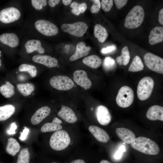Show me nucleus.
<instances>
[{"mask_svg":"<svg viewBox=\"0 0 163 163\" xmlns=\"http://www.w3.org/2000/svg\"><path fill=\"white\" fill-rule=\"evenodd\" d=\"M144 60L146 66L151 70L158 73L163 74V59L150 53L145 54Z\"/></svg>","mask_w":163,"mask_h":163,"instance_id":"nucleus-6","label":"nucleus"},{"mask_svg":"<svg viewBox=\"0 0 163 163\" xmlns=\"http://www.w3.org/2000/svg\"><path fill=\"white\" fill-rule=\"evenodd\" d=\"M79 3L76 2H73L70 5V7L72 8V12L76 15H79L81 14L79 11Z\"/></svg>","mask_w":163,"mask_h":163,"instance_id":"nucleus-38","label":"nucleus"},{"mask_svg":"<svg viewBox=\"0 0 163 163\" xmlns=\"http://www.w3.org/2000/svg\"><path fill=\"white\" fill-rule=\"evenodd\" d=\"M154 85L153 79L149 76L145 77L139 82L137 94L139 99L144 101L148 99L152 92Z\"/></svg>","mask_w":163,"mask_h":163,"instance_id":"nucleus-4","label":"nucleus"},{"mask_svg":"<svg viewBox=\"0 0 163 163\" xmlns=\"http://www.w3.org/2000/svg\"><path fill=\"white\" fill-rule=\"evenodd\" d=\"M15 107L8 104L0 107V121L5 120L9 118L15 113Z\"/></svg>","mask_w":163,"mask_h":163,"instance_id":"nucleus-24","label":"nucleus"},{"mask_svg":"<svg viewBox=\"0 0 163 163\" xmlns=\"http://www.w3.org/2000/svg\"><path fill=\"white\" fill-rule=\"evenodd\" d=\"M88 28L86 23L80 21L72 24H63L61 26L62 31L77 37H82L86 33Z\"/></svg>","mask_w":163,"mask_h":163,"instance_id":"nucleus-7","label":"nucleus"},{"mask_svg":"<svg viewBox=\"0 0 163 163\" xmlns=\"http://www.w3.org/2000/svg\"><path fill=\"white\" fill-rule=\"evenodd\" d=\"M146 116L151 120L163 121V107L158 105L151 106L147 112Z\"/></svg>","mask_w":163,"mask_h":163,"instance_id":"nucleus-17","label":"nucleus"},{"mask_svg":"<svg viewBox=\"0 0 163 163\" xmlns=\"http://www.w3.org/2000/svg\"><path fill=\"white\" fill-rule=\"evenodd\" d=\"M62 121L57 117L53 118L52 122L44 124L41 127L40 130L42 132L46 133L61 130L62 127L61 125Z\"/></svg>","mask_w":163,"mask_h":163,"instance_id":"nucleus-22","label":"nucleus"},{"mask_svg":"<svg viewBox=\"0 0 163 163\" xmlns=\"http://www.w3.org/2000/svg\"><path fill=\"white\" fill-rule=\"evenodd\" d=\"M32 60L35 62L50 68L55 67L58 64L56 58L48 55H35L33 57Z\"/></svg>","mask_w":163,"mask_h":163,"instance_id":"nucleus-15","label":"nucleus"},{"mask_svg":"<svg viewBox=\"0 0 163 163\" xmlns=\"http://www.w3.org/2000/svg\"><path fill=\"white\" fill-rule=\"evenodd\" d=\"M144 11L141 6L136 5L129 12L125 20L124 25L128 29L136 28L142 23L145 18Z\"/></svg>","mask_w":163,"mask_h":163,"instance_id":"nucleus-2","label":"nucleus"},{"mask_svg":"<svg viewBox=\"0 0 163 163\" xmlns=\"http://www.w3.org/2000/svg\"><path fill=\"white\" fill-rule=\"evenodd\" d=\"M31 1L33 7L38 10L41 9L43 6L46 5L47 3L46 0H31Z\"/></svg>","mask_w":163,"mask_h":163,"instance_id":"nucleus-35","label":"nucleus"},{"mask_svg":"<svg viewBox=\"0 0 163 163\" xmlns=\"http://www.w3.org/2000/svg\"><path fill=\"white\" fill-rule=\"evenodd\" d=\"M5 83L0 87V92L5 98H10L15 94L14 87L8 81H5Z\"/></svg>","mask_w":163,"mask_h":163,"instance_id":"nucleus-28","label":"nucleus"},{"mask_svg":"<svg viewBox=\"0 0 163 163\" xmlns=\"http://www.w3.org/2000/svg\"><path fill=\"white\" fill-rule=\"evenodd\" d=\"M113 1L117 8L120 9L126 4L128 1L127 0H114Z\"/></svg>","mask_w":163,"mask_h":163,"instance_id":"nucleus-40","label":"nucleus"},{"mask_svg":"<svg viewBox=\"0 0 163 163\" xmlns=\"http://www.w3.org/2000/svg\"><path fill=\"white\" fill-rule=\"evenodd\" d=\"M116 50V46L114 45H112L102 48L101 52L103 54H107L111 53Z\"/></svg>","mask_w":163,"mask_h":163,"instance_id":"nucleus-39","label":"nucleus"},{"mask_svg":"<svg viewBox=\"0 0 163 163\" xmlns=\"http://www.w3.org/2000/svg\"><path fill=\"white\" fill-rule=\"evenodd\" d=\"M94 35L95 37L101 43L104 42L108 36V33L107 29L99 24H97L95 26Z\"/></svg>","mask_w":163,"mask_h":163,"instance_id":"nucleus-25","label":"nucleus"},{"mask_svg":"<svg viewBox=\"0 0 163 163\" xmlns=\"http://www.w3.org/2000/svg\"><path fill=\"white\" fill-rule=\"evenodd\" d=\"M97 120L99 123L103 126L108 124L111 120V116L108 108L100 105L97 107L95 110Z\"/></svg>","mask_w":163,"mask_h":163,"instance_id":"nucleus-12","label":"nucleus"},{"mask_svg":"<svg viewBox=\"0 0 163 163\" xmlns=\"http://www.w3.org/2000/svg\"><path fill=\"white\" fill-rule=\"evenodd\" d=\"M17 87L19 92L24 96L31 94L35 89L34 85L30 83L18 84Z\"/></svg>","mask_w":163,"mask_h":163,"instance_id":"nucleus-30","label":"nucleus"},{"mask_svg":"<svg viewBox=\"0 0 163 163\" xmlns=\"http://www.w3.org/2000/svg\"><path fill=\"white\" fill-rule=\"evenodd\" d=\"M116 65V63L114 59L110 57H107L104 60L103 66L106 70H110L113 69Z\"/></svg>","mask_w":163,"mask_h":163,"instance_id":"nucleus-34","label":"nucleus"},{"mask_svg":"<svg viewBox=\"0 0 163 163\" xmlns=\"http://www.w3.org/2000/svg\"><path fill=\"white\" fill-rule=\"evenodd\" d=\"M17 126L16 123L13 122L11 124L10 129L7 130V133L8 135H13L16 134L15 130L17 129Z\"/></svg>","mask_w":163,"mask_h":163,"instance_id":"nucleus-41","label":"nucleus"},{"mask_svg":"<svg viewBox=\"0 0 163 163\" xmlns=\"http://www.w3.org/2000/svg\"><path fill=\"white\" fill-rule=\"evenodd\" d=\"M91 49L90 47L86 46V43L85 42H78L76 45V51L70 57V60L71 61H74L86 56L88 54Z\"/></svg>","mask_w":163,"mask_h":163,"instance_id":"nucleus-16","label":"nucleus"},{"mask_svg":"<svg viewBox=\"0 0 163 163\" xmlns=\"http://www.w3.org/2000/svg\"><path fill=\"white\" fill-rule=\"evenodd\" d=\"M71 141L68 133L64 130H59L54 132L50 140L51 148L56 151L63 150L68 147Z\"/></svg>","mask_w":163,"mask_h":163,"instance_id":"nucleus-3","label":"nucleus"},{"mask_svg":"<svg viewBox=\"0 0 163 163\" xmlns=\"http://www.w3.org/2000/svg\"><path fill=\"white\" fill-rule=\"evenodd\" d=\"M60 1L59 0H49L48 2V4L50 7H53L58 4Z\"/></svg>","mask_w":163,"mask_h":163,"instance_id":"nucleus-46","label":"nucleus"},{"mask_svg":"<svg viewBox=\"0 0 163 163\" xmlns=\"http://www.w3.org/2000/svg\"><path fill=\"white\" fill-rule=\"evenodd\" d=\"M85 65L93 69H97L101 66V59L98 56L92 55L85 57L82 60Z\"/></svg>","mask_w":163,"mask_h":163,"instance_id":"nucleus-26","label":"nucleus"},{"mask_svg":"<svg viewBox=\"0 0 163 163\" xmlns=\"http://www.w3.org/2000/svg\"><path fill=\"white\" fill-rule=\"evenodd\" d=\"M101 5L103 10L106 12L109 11L113 5L112 0H102Z\"/></svg>","mask_w":163,"mask_h":163,"instance_id":"nucleus-36","label":"nucleus"},{"mask_svg":"<svg viewBox=\"0 0 163 163\" xmlns=\"http://www.w3.org/2000/svg\"><path fill=\"white\" fill-rule=\"evenodd\" d=\"M57 163V162H52V163Z\"/></svg>","mask_w":163,"mask_h":163,"instance_id":"nucleus-51","label":"nucleus"},{"mask_svg":"<svg viewBox=\"0 0 163 163\" xmlns=\"http://www.w3.org/2000/svg\"><path fill=\"white\" fill-rule=\"evenodd\" d=\"M21 16L18 9L13 7H9L0 11V21L6 24L12 23L19 19Z\"/></svg>","mask_w":163,"mask_h":163,"instance_id":"nucleus-10","label":"nucleus"},{"mask_svg":"<svg viewBox=\"0 0 163 163\" xmlns=\"http://www.w3.org/2000/svg\"><path fill=\"white\" fill-rule=\"evenodd\" d=\"M30 155L27 148L22 149L19 154L16 163H29Z\"/></svg>","mask_w":163,"mask_h":163,"instance_id":"nucleus-32","label":"nucleus"},{"mask_svg":"<svg viewBox=\"0 0 163 163\" xmlns=\"http://www.w3.org/2000/svg\"><path fill=\"white\" fill-rule=\"evenodd\" d=\"M73 80L78 85L85 89L90 88L92 83L88 78L86 72L83 70H77L73 73Z\"/></svg>","mask_w":163,"mask_h":163,"instance_id":"nucleus-11","label":"nucleus"},{"mask_svg":"<svg viewBox=\"0 0 163 163\" xmlns=\"http://www.w3.org/2000/svg\"><path fill=\"white\" fill-rule=\"evenodd\" d=\"M0 56H1V55H0ZM1 66V60H0V66Z\"/></svg>","mask_w":163,"mask_h":163,"instance_id":"nucleus-50","label":"nucleus"},{"mask_svg":"<svg viewBox=\"0 0 163 163\" xmlns=\"http://www.w3.org/2000/svg\"><path fill=\"white\" fill-rule=\"evenodd\" d=\"M88 129L94 137L98 141L107 143L110 139V137L106 131L97 126L91 125Z\"/></svg>","mask_w":163,"mask_h":163,"instance_id":"nucleus-14","label":"nucleus"},{"mask_svg":"<svg viewBox=\"0 0 163 163\" xmlns=\"http://www.w3.org/2000/svg\"><path fill=\"white\" fill-rule=\"evenodd\" d=\"M25 47L28 53L37 51L39 53L43 54L45 50L41 46V42L38 40L32 39L28 40L25 44Z\"/></svg>","mask_w":163,"mask_h":163,"instance_id":"nucleus-23","label":"nucleus"},{"mask_svg":"<svg viewBox=\"0 0 163 163\" xmlns=\"http://www.w3.org/2000/svg\"><path fill=\"white\" fill-rule=\"evenodd\" d=\"M35 27L40 33L47 36L56 35L58 32L57 26L53 23L44 20L37 21L35 24Z\"/></svg>","mask_w":163,"mask_h":163,"instance_id":"nucleus-9","label":"nucleus"},{"mask_svg":"<svg viewBox=\"0 0 163 163\" xmlns=\"http://www.w3.org/2000/svg\"><path fill=\"white\" fill-rule=\"evenodd\" d=\"M158 22L161 25H163V8L159 11L158 14Z\"/></svg>","mask_w":163,"mask_h":163,"instance_id":"nucleus-45","label":"nucleus"},{"mask_svg":"<svg viewBox=\"0 0 163 163\" xmlns=\"http://www.w3.org/2000/svg\"><path fill=\"white\" fill-rule=\"evenodd\" d=\"M144 67L143 64L140 57L136 56L134 57L128 71L132 72H139L143 70Z\"/></svg>","mask_w":163,"mask_h":163,"instance_id":"nucleus-31","label":"nucleus"},{"mask_svg":"<svg viewBox=\"0 0 163 163\" xmlns=\"http://www.w3.org/2000/svg\"><path fill=\"white\" fill-rule=\"evenodd\" d=\"M149 42L152 45L161 42L163 40V27H156L150 32L149 36Z\"/></svg>","mask_w":163,"mask_h":163,"instance_id":"nucleus-20","label":"nucleus"},{"mask_svg":"<svg viewBox=\"0 0 163 163\" xmlns=\"http://www.w3.org/2000/svg\"><path fill=\"white\" fill-rule=\"evenodd\" d=\"M58 116L65 122L74 123L77 120V117L73 110L70 107L62 105L60 110L57 113Z\"/></svg>","mask_w":163,"mask_h":163,"instance_id":"nucleus-13","label":"nucleus"},{"mask_svg":"<svg viewBox=\"0 0 163 163\" xmlns=\"http://www.w3.org/2000/svg\"><path fill=\"white\" fill-rule=\"evenodd\" d=\"M100 163H111L107 160H102L101 161Z\"/></svg>","mask_w":163,"mask_h":163,"instance_id":"nucleus-49","label":"nucleus"},{"mask_svg":"<svg viewBox=\"0 0 163 163\" xmlns=\"http://www.w3.org/2000/svg\"><path fill=\"white\" fill-rule=\"evenodd\" d=\"M125 151V147L124 145L121 146L116 152L114 155V157L117 159L120 158L121 157L123 152Z\"/></svg>","mask_w":163,"mask_h":163,"instance_id":"nucleus-42","label":"nucleus"},{"mask_svg":"<svg viewBox=\"0 0 163 163\" xmlns=\"http://www.w3.org/2000/svg\"><path fill=\"white\" fill-rule=\"evenodd\" d=\"M121 52V55L117 57L116 61L120 66L127 65L130 59V52L128 47L127 46H124L122 48Z\"/></svg>","mask_w":163,"mask_h":163,"instance_id":"nucleus-29","label":"nucleus"},{"mask_svg":"<svg viewBox=\"0 0 163 163\" xmlns=\"http://www.w3.org/2000/svg\"><path fill=\"white\" fill-rule=\"evenodd\" d=\"M18 69L20 72H27L32 77H34L37 75V70L35 66L23 64L19 66Z\"/></svg>","mask_w":163,"mask_h":163,"instance_id":"nucleus-33","label":"nucleus"},{"mask_svg":"<svg viewBox=\"0 0 163 163\" xmlns=\"http://www.w3.org/2000/svg\"><path fill=\"white\" fill-rule=\"evenodd\" d=\"M20 149V145L16 139L12 137L8 139L6 150L9 154L14 156L19 152Z\"/></svg>","mask_w":163,"mask_h":163,"instance_id":"nucleus-27","label":"nucleus"},{"mask_svg":"<svg viewBox=\"0 0 163 163\" xmlns=\"http://www.w3.org/2000/svg\"><path fill=\"white\" fill-rule=\"evenodd\" d=\"M134 98L133 89L128 86H124L120 89L116 101L119 106L122 108H126L131 105Z\"/></svg>","mask_w":163,"mask_h":163,"instance_id":"nucleus-5","label":"nucleus"},{"mask_svg":"<svg viewBox=\"0 0 163 163\" xmlns=\"http://www.w3.org/2000/svg\"><path fill=\"white\" fill-rule=\"evenodd\" d=\"M93 5L91 8V11L92 13H96L99 11L101 7V3L99 0H91Z\"/></svg>","mask_w":163,"mask_h":163,"instance_id":"nucleus-37","label":"nucleus"},{"mask_svg":"<svg viewBox=\"0 0 163 163\" xmlns=\"http://www.w3.org/2000/svg\"><path fill=\"white\" fill-rule=\"evenodd\" d=\"M50 109L47 106L40 108L32 115L31 119V123L34 125L38 124L50 114Z\"/></svg>","mask_w":163,"mask_h":163,"instance_id":"nucleus-18","label":"nucleus"},{"mask_svg":"<svg viewBox=\"0 0 163 163\" xmlns=\"http://www.w3.org/2000/svg\"><path fill=\"white\" fill-rule=\"evenodd\" d=\"M70 163H85V162L82 159H78L72 161Z\"/></svg>","mask_w":163,"mask_h":163,"instance_id":"nucleus-47","label":"nucleus"},{"mask_svg":"<svg viewBox=\"0 0 163 163\" xmlns=\"http://www.w3.org/2000/svg\"><path fill=\"white\" fill-rule=\"evenodd\" d=\"M87 8V5L85 3H82L79 4V11L81 13H84Z\"/></svg>","mask_w":163,"mask_h":163,"instance_id":"nucleus-44","label":"nucleus"},{"mask_svg":"<svg viewBox=\"0 0 163 163\" xmlns=\"http://www.w3.org/2000/svg\"><path fill=\"white\" fill-rule=\"evenodd\" d=\"M71 0H62V2L64 4L65 6H67L69 5L72 2Z\"/></svg>","mask_w":163,"mask_h":163,"instance_id":"nucleus-48","label":"nucleus"},{"mask_svg":"<svg viewBox=\"0 0 163 163\" xmlns=\"http://www.w3.org/2000/svg\"><path fill=\"white\" fill-rule=\"evenodd\" d=\"M50 85L54 88L59 90L66 91L72 88L74 82L69 77L63 75H56L50 79Z\"/></svg>","mask_w":163,"mask_h":163,"instance_id":"nucleus-8","label":"nucleus"},{"mask_svg":"<svg viewBox=\"0 0 163 163\" xmlns=\"http://www.w3.org/2000/svg\"><path fill=\"white\" fill-rule=\"evenodd\" d=\"M29 132V129L26 127H24V128L23 130V132L21 133L20 136L19 137V139L22 141L25 140L27 137Z\"/></svg>","mask_w":163,"mask_h":163,"instance_id":"nucleus-43","label":"nucleus"},{"mask_svg":"<svg viewBox=\"0 0 163 163\" xmlns=\"http://www.w3.org/2000/svg\"><path fill=\"white\" fill-rule=\"evenodd\" d=\"M130 145L135 150L147 155H155L158 154L160 152L157 144L146 137L140 136L136 138Z\"/></svg>","mask_w":163,"mask_h":163,"instance_id":"nucleus-1","label":"nucleus"},{"mask_svg":"<svg viewBox=\"0 0 163 163\" xmlns=\"http://www.w3.org/2000/svg\"><path fill=\"white\" fill-rule=\"evenodd\" d=\"M0 41L11 47H15L19 44V39L13 33H5L0 36Z\"/></svg>","mask_w":163,"mask_h":163,"instance_id":"nucleus-21","label":"nucleus"},{"mask_svg":"<svg viewBox=\"0 0 163 163\" xmlns=\"http://www.w3.org/2000/svg\"><path fill=\"white\" fill-rule=\"evenodd\" d=\"M116 133L123 142L127 144L131 143L136 138L134 133L130 129L124 127L118 128L116 130Z\"/></svg>","mask_w":163,"mask_h":163,"instance_id":"nucleus-19","label":"nucleus"}]
</instances>
